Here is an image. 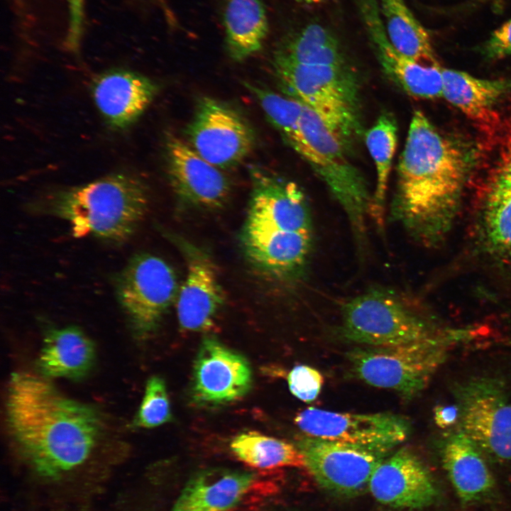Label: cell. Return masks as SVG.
Instances as JSON below:
<instances>
[{
  "instance_id": "cell-1",
  "label": "cell",
  "mask_w": 511,
  "mask_h": 511,
  "mask_svg": "<svg viewBox=\"0 0 511 511\" xmlns=\"http://www.w3.org/2000/svg\"><path fill=\"white\" fill-rule=\"evenodd\" d=\"M6 419L21 457L36 473L53 479L88 465L117 437L97 407L70 398L45 378L27 373L11 375Z\"/></svg>"
},
{
  "instance_id": "cell-2",
  "label": "cell",
  "mask_w": 511,
  "mask_h": 511,
  "mask_svg": "<svg viewBox=\"0 0 511 511\" xmlns=\"http://www.w3.org/2000/svg\"><path fill=\"white\" fill-rule=\"evenodd\" d=\"M466 167L460 148L414 111L397 167L394 219L419 242L436 243L454 219Z\"/></svg>"
},
{
  "instance_id": "cell-3",
  "label": "cell",
  "mask_w": 511,
  "mask_h": 511,
  "mask_svg": "<svg viewBox=\"0 0 511 511\" xmlns=\"http://www.w3.org/2000/svg\"><path fill=\"white\" fill-rule=\"evenodd\" d=\"M251 192L241 234L250 263L278 282L304 273L313 245L307 198L294 182L258 167L250 169Z\"/></svg>"
},
{
  "instance_id": "cell-4",
  "label": "cell",
  "mask_w": 511,
  "mask_h": 511,
  "mask_svg": "<svg viewBox=\"0 0 511 511\" xmlns=\"http://www.w3.org/2000/svg\"><path fill=\"white\" fill-rule=\"evenodd\" d=\"M148 200L143 182L118 173L59 190L38 209L67 222L75 237L89 236L120 243L136 232L147 213Z\"/></svg>"
},
{
  "instance_id": "cell-5",
  "label": "cell",
  "mask_w": 511,
  "mask_h": 511,
  "mask_svg": "<svg viewBox=\"0 0 511 511\" xmlns=\"http://www.w3.org/2000/svg\"><path fill=\"white\" fill-rule=\"evenodd\" d=\"M273 64L287 96L314 111L350 150L363 131L359 85L351 67L304 65L277 53Z\"/></svg>"
},
{
  "instance_id": "cell-6",
  "label": "cell",
  "mask_w": 511,
  "mask_h": 511,
  "mask_svg": "<svg viewBox=\"0 0 511 511\" xmlns=\"http://www.w3.org/2000/svg\"><path fill=\"white\" fill-rule=\"evenodd\" d=\"M286 141L329 188L344 210L357 241L362 243L373 197L362 173L347 158L344 145L304 104L298 129Z\"/></svg>"
},
{
  "instance_id": "cell-7",
  "label": "cell",
  "mask_w": 511,
  "mask_h": 511,
  "mask_svg": "<svg viewBox=\"0 0 511 511\" xmlns=\"http://www.w3.org/2000/svg\"><path fill=\"white\" fill-rule=\"evenodd\" d=\"M343 336L364 346H388L426 339L434 331L403 293L374 289L341 307Z\"/></svg>"
},
{
  "instance_id": "cell-8",
  "label": "cell",
  "mask_w": 511,
  "mask_h": 511,
  "mask_svg": "<svg viewBox=\"0 0 511 511\" xmlns=\"http://www.w3.org/2000/svg\"><path fill=\"white\" fill-rule=\"evenodd\" d=\"M436 336L388 346H359L346 353L353 374L373 387L392 390L405 399L422 391L444 358Z\"/></svg>"
},
{
  "instance_id": "cell-9",
  "label": "cell",
  "mask_w": 511,
  "mask_h": 511,
  "mask_svg": "<svg viewBox=\"0 0 511 511\" xmlns=\"http://www.w3.org/2000/svg\"><path fill=\"white\" fill-rule=\"evenodd\" d=\"M180 285L174 269L149 253L133 256L115 280L117 301L133 331L146 337L177 300Z\"/></svg>"
},
{
  "instance_id": "cell-10",
  "label": "cell",
  "mask_w": 511,
  "mask_h": 511,
  "mask_svg": "<svg viewBox=\"0 0 511 511\" xmlns=\"http://www.w3.org/2000/svg\"><path fill=\"white\" fill-rule=\"evenodd\" d=\"M295 445L317 483L347 498L366 491L373 472L389 452L307 434L297 438Z\"/></svg>"
},
{
  "instance_id": "cell-11",
  "label": "cell",
  "mask_w": 511,
  "mask_h": 511,
  "mask_svg": "<svg viewBox=\"0 0 511 511\" xmlns=\"http://www.w3.org/2000/svg\"><path fill=\"white\" fill-rule=\"evenodd\" d=\"M185 135L198 155L221 170L238 165L255 145L253 130L244 116L209 97L199 99Z\"/></svg>"
},
{
  "instance_id": "cell-12",
  "label": "cell",
  "mask_w": 511,
  "mask_h": 511,
  "mask_svg": "<svg viewBox=\"0 0 511 511\" xmlns=\"http://www.w3.org/2000/svg\"><path fill=\"white\" fill-rule=\"evenodd\" d=\"M304 434L389 451L405 441L411 425L404 417L388 412H338L307 407L295 418Z\"/></svg>"
},
{
  "instance_id": "cell-13",
  "label": "cell",
  "mask_w": 511,
  "mask_h": 511,
  "mask_svg": "<svg viewBox=\"0 0 511 511\" xmlns=\"http://www.w3.org/2000/svg\"><path fill=\"white\" fill-rule=\"evenodd\" d=\"M461 430L498 460L511 459V402L498 386L473 380L458 392Z\"/></svg>"
},
{
  "instance_id": "cell-14",
  "label": "cell",
  "mask_w": 511,
  "mask_h": 511,
  "mask_svg": "<svg viewBox=\"0 0 511 511\" xmlns=\"http://www.w3.org/2000/svg\"><path fill=\"white\" fill-rule=\"evenodd\" d=\"M169 237L186 265V275L176 300L179 325L187 331H207L214 326L225 301L216 265L202 248L177 235Z\"/></svg>"
},
{
  "instance_id": "cell-15",
  "label": "cell",
  "mask_w": 511,
  "mask_h": 511,
  "mask_svg": "<svg viewBox=\"0 0 511 511\" xmlns=\"http://www.w3.org/2000/svg\"><path fill=\"white\" fill-rule=\"evenodd\" d=\"M249 363L216 338L205 337L193 367L191 397L194 403L215 406L243 397L252 385Z\"/></svg>"
},
{
  "instance_id": "cell-16",
  "label": "cell",
  "mask_w": 511,
  "mask_h": 511,
  "mask_svg": "<svg viewBox=\"0 0 511 511\" xmlns=\"http://www.w3.org/2000/svg\"><path fill=\"white\" fill-rule=\"evenodd\" d=\"M496 136L494 157L482 185L480 222L488 246L511 260V115Z\"/></svg>"
},
{
  "instance_id": "cell-17",
  "label": "cell",
  "mask_w": 511,
  "mask_h": 511,
  "mask_svg": "<svg viewBox=\"0 0 511 511\" xmlns=\"http://www.w3.org/2000/svg\"><path fill=\"white\" fill-rule=\"evenodd\" d=\"M360 16L383 71L408 95L421 99L442 97L441 67L426 65L404 55L390 42L377 0H357Z\"/></svg>"
},
{
  "instance_id": "cell-18",
  "label": "cell",
  "mask_w": 511,
  "mask_h": 511,
  "mask_svg": "<svg viewBox=\"0 0 511 511\" xmlns=\"http://www.w3.org/2000/svg\"><path fill=\"white\" fill-rule=\"evenodd\" d=\"M167 177L177 197L200 209L221 208L231 193L230 182L221 171L198 155L190 145L170 136L165 144Z\"/></svg>"
},
{
  "instance_id": "cell-19",
  "label": "cell",
  "mask_w": 511,
  "mask_h": 511,
  "mask_svg": "<svg viewBox=\"0 0 511 511\" xmlns=\"http://www.w3.org/2000/svg\"><path fill=\"white\" fill-rule=\"evenodd\" d=\"M368 490L380 503L402 509L426 507L439 495L429 471L406 447L382 461L371 476Z\"/></svg>"
},
{
  "instance_id": "cell-20",
  "label": "cell",
  "mask_w": 511,
  "mask_h": 511,
  "mask_svg": "<svg viewBox=\"0 0 511 511\" xmlns=\"http://www.w3.org/2000/svg\"><path fill=\"white\" fill-rule=\"evenodd\" d=\"M156 87L148 78L123 70L108 71L92 82L94 101L109 126L124 129L135 122L152 101Z\"/></svg>"
},
{
  "instance_id": "cell-21",
  "label": "cell",
  "mask_w": 511,
  "mask_h": 511,
  "mask_svg": "<svg viewBox=\"0 0 511 511\" xmlns=\"http://www.w3.org/2000/svg\"><path fill=\"white\" fill-rule=\"evenodd\" d=\"M441 72L442 97L484 132L495 136L502 124L497 105L511 89V80L479 78L444 67Z\"/></svg>"
},
{
  "instance_id": "cell-22",
  "label": "cell",
  "mask_w": 511,
  "mask_h": 511,
  "mask_svg": "<svg viewBox=\"0 0 511 511\" xmlns=\"http://www.w3.org/2000/svg\"><path fill=\"white\" fill-rule=\"evenodd\" d=\"M256 478L254 473L209 468L189 478L170 511H231L247 495Z\"/></svg>"
},
{
  "instance_id": "cell-23",
  "label": "cell",
  "mask_w": 511,
  "mask_h": 511,
  "mask_svg": "<svg viewBox=\"0 0 511 511\" xmlns=\"http://www.w3.org/2000/svg\"><path fill=\"white\" fill-rule=\"evenodd\" d=\"M444 470L462 504L488 498L495 481L479 448L460 429L446 438L441 449Z\"/></svg>"
},
{
  "instance_id": "cell-24",
  "label": "cell",
  "mask_w": 511,
  "mask_h": 511,
  "mask_svg": "<svg viewBox=\"0 0 511 511\" xmlns=\"http://www.w3.org/2000/svg\"><path fill=\"white\" fill-rule=\"evenodd\" d=\"M95 356L93 341L79 327L50 328L45 331L37 364L45 377L77 380L90 371Z\"/></svg>"
},
{
  "instance_id": "cell-25",
  "label": "cell",
  "mask_w": 511,
  "mask_h": 511,
  "mask_svg": "<svg viewBox=\"0 0 511 511\" xmlns=\"http://www.w3.org/2000/svg\"><path fill=\"white\" fill-rule=\"evenodd\" d=\"M387 36L394 48L420 63L438 65L430 36L404 0H377Z\"/></svg>"
},
{
  "instance_id": "cell-26",
  "label": "cell",
  "mask_w": 511,
  "mask_h": 511,
  "mask_svg": "<svg viewBox=\"0 0 511 511\" xmlns=\"http://www.w3.org/2000/svg\"><path fill=\"white\" fill-rule=\"evenodd\" d=\"M224 18L227 50L233 60L243 61L260 50L268 22L260 0H229Z\"/></svg>"
},
{
  "instance_id": "cell-27",
  "label": "cell",
  "mask_w": 511,
  "mask_h": 511,
  "mask_svg": "<svg viewBox=\"0 0 511 511\" xmlns=\"http://www.w3.org/2000/svg\"><path fill=\"white\" fill-rule=\"evenodd\" d=\"M365 141L377 172V183L370 215L378 226L383 227L385 199L397 143V125L393 115L388 112L380 114L366 132Z\"/></svg>"
},
{
  "instance_id": "cell-28",
  "label": "cell",
  "mask_w": 511,
  "mask_h": 511,
  "mask_svg": "<svg viewBox=\"0 0 511 511\" xmlns=\"http://www.w3.org/2000/svg\"><path fill=\"white\" fill-rule=\"evenodd\" d=\"M230 449L240 461L255 468L305 467L295 444L256 432L238 434L231 441Z\"/></svg>"
},
{
  "instance_id": "cell-29",
  "label": "cell",
  "mask_w": 511,
  "mask_h": 511,
  "mask_svg": "<svg viewBox=\"0 0 511 511\" xmlns=\"http://www.w3.org/2000/svg\"><path fill=\"white\" fill-rule=\"evenodd\" d=\"M277 53L304 65H349L335 35L318 23L309 24L294 34Z\"/></svg>"
},
{
  "instance_id": "cell-30",
  "label": "cell",
  "mask_w": 511,
  "mask_h": 511,
  "mask_svg": "<svg viewBox=\"0 0 511 511\" xmlns=\"http://www.w3.org/2000/svg\"><path fill=\"white\" fill-rule=\"evenodd\" d=\"M245 85L256 97L270 123L286 141L297 130L304 104L250 83Z\"/></svg>"
},
{
  "instance_id": "cell-31",
  "label": "cell",
  "mask_w": 511,
  "mask_h": 511,
  "mask_svg": "<svg viewBox=\"0 0 511 511\" xmlns=\"http://www.w3.org/2000/svg\"><path fill=\"white\" fill-rule=\"evenodd\" d=\"M172 419L170 404L163 379L152 376L145 385V393L133 423L145 429L160 426Z\"/></svg>"
},
{
  "instance_id": "cell-32",
  "label": "cell",
  "mask_w": 511,
  "mask_h": 511,
  "mask_svg": "<svg viewBox=\"0 0 511 511\" xmlns=\"http://www.w3.org/2000/svg\"><path fill=\"white\" fill-rule=\"evenodd\" d=\"M287 380L290 392L304 402L314 401L324 383L322 373L305 365L295 366L288 373Z\"/></svg>"
},
{
  "instance_id": "cell-33",
  "label": "cell",
  "mask_w": 511,
  "mask_h": 511,
  "mask_svg": "<svg viewBox=\"0 0 511 511\" xmlns=\"http://www.w3.org/2000/svg\"><path fill=\"white\" fill-rule=\"evenodd\" d=\"M483 54L490 60L511 56V18L493 31L484 43Z\"/></svg>"
},
{
  "instance_id": "cell-34",
  "label": "cell",
  "mask_w": 511,
  "mask_h": 511,
  "mask_svg": "<svg viewBox=\"0 0 511 511\" xmlns=\"http://www.w3.org/2000/svg\"><path fill=\"white\" fill-rule=\"evenodd\" d=\"M84 0H68L70 24L67 42L72 50L77 48L82 34Z\"/></svg>"
},
{
  "instance_id": "cell-35",
  "label": "cell",
  "mask_w": 511,
  "mask_h": 511,
  "mask_svg": "<svg viewBox=\"0 0 511 511\" xmlns=\"http://www.w3.org/2000/svg\"><path fill=\"white\" fill-rule=\"evenodd\" d=\"M434 419L439 427L448 428L460 419V409L458 405H438L434 409Z\"/></svg>"
},
{
  "instance_id": "cell-36",
  "label": "cell",
  "mask_w": 511,
  "mask_h": 511,
  "mask_svg": "<svg viewBox=\"0 0 511 511\" xmlns=\"http://www.w3.org/2000/svg\"><path fill=\"white\" fill-rule=\"evenodd\" d=\"M297 2L304 4H317L322 2L324 0H295Z\"/></svg>"
},
{
  "instance_id": "cell-37",
  "label": "cell",
  "mask_w": 511,
  "mask_h": 511,
  "mask_svg": "<svg viewBox=\"0 0 511 511\" xmlns=\"http://www.w3.org/2000/svg\"><path fill=\"white\" fill-rule=\"evenodd\" d=\"M484 0H476V1H483Z\"/></svg>"
}]
</instances>
